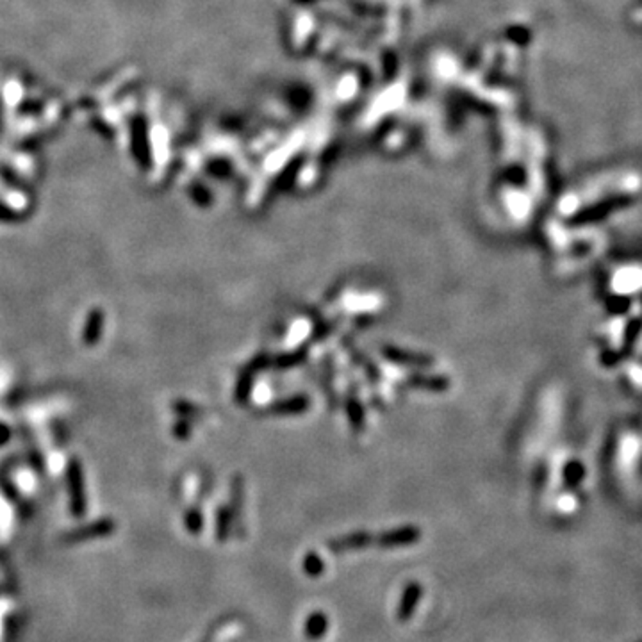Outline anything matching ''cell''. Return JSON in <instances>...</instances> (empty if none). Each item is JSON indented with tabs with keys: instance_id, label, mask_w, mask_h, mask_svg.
Masks as SVG:
<instances>
[{
	"instance_id": "7a4b0ae2",
	"label": "cell",
	"mask_w": 642,
	"mask_h": 642,
	"mask_svg": "<svg viewBox=\"0 0 642 642\" xmlns=\"http://www.w3.org/2000/svg\"><path fill=\"white\" fill-rule=\"evenodd\" d=\"M416 539H418V532H416V530H402V532H394L389 533V535H384L382 546H403V544H411Z\"/></svg>"
},
{
	"instance_id": "277c9868",
	"label": "cell",
	"mask_w": 642,
	"mask_h": 642,
	"mask_svg": "<svg viewBox=\"0 0 642 642\" xmlns=\"http://www.w3.org/2000/svg\"><path fill=\"white\" fill-rule=\"evenodd\" d=\"M306 569H307V573H309V575H314V577H318L319 573H321V562H319L318 557L309 555V559L306 560Z\"/></svg>"
},
{
	"instance_id": "6da1fadb",
	"label": "cell",
	"mask_w": 642,
	"mask_h": 642,
	"mask_svg": "<svg viewBox=\"0 0 642 642\" xmlns=\"http://www.w3.org/2000/svg\"><path fill=\"white\" fill-rule=\"evenodd\" d=\"M420 596L421 587L418 586V584H409V587H407L405 592H403L402 601H400V607H398V619L407 621L414 614V608L418 607Z\"/></svg>"
},
{
	"instance_id": "3957f363",
	"label": "cell",
	"mask_w": 642,
	"mask_h": 642,
	"mask_svg": "<svg viewBox=\"0 0 642 642\" xmlns=\"http://www.w3.org/2000/svg\"><path fill=\"white\" fill-rule=\"evenodd\" d=\"M327 617L321 614V612H316L312 616L309 617L306 625V632L310 639H318L327 632Z\"/></svg>"
}]
</instances>
